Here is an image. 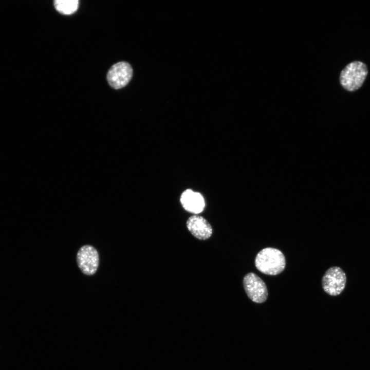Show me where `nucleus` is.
<instances>
[{
  "label": "nucleus",
  "mask_w": 370,
  "mask_h": 370,
  "mask_svg": "<svg viewBox=\"0 0 370 370\" xmlns=\"http://www.w3.org/2000/svg\"><path fill=\"white\" fill-rule=\"evenodd\" d=\"M186 225L188 230L197 239L205 240L212 235L213 230L211 225L201 216L192 215L188 219Z\"/></svg>",
  "instance_id": "nucleus-8"
},
{
  "label": "nucleus",
  "mask_w": 370,
  "mask_h": 370,
  "mask_svg": "<svg viewBox=\"0 0 370 370\" xmlns=\"http://www.w3.org/2000/svg\"><path fill=\"white\" fill-rule=\"evenodd\" d=\"M132 76L131 65L126 62H119L109 68L107 73V80L112 87L118 89L125 86Z\"/></svg>",
  "instance_id": "nucleus-5"
},
{
  "label": "nucleus",
  "mask_w": 370,
  "mask_h": 370,
  "mask_svg": "<svg viewBox=\"0 0 370 370\" xmlns=\"http://www.w3.org/2000/svg\"><path fill=\"white\" fill-rule=\"evenodd\" d=\"M366 65L361 61H353L342 70L340 82L342 87L352 91L359 89L363 84L367 75Z\"/></svg>",
  "instance_id": "nucleus-2"
},
{
  "label": "nucleus",
  "mask_w": 370,
  "mask_h": 370,
  "mask_svg": "<svg viewBox=\"0 0 370 370\" xmlns=\"http://www.w3.org/2000/svg\"><path fill=\"white\" fill-rule=\"evenodd\" d=\"M180 201L185 210L195 215L202 212L205 208L202 195L191 189H187L181 193Z\"/></svg>",
  "instance_id": "nucleus-7"
},
{
  "label": "nucleus",
  "mask_w": 370,
  "mask_h": 370,
  "mask_svg": "<svg viewBox=\"0 0 370 370\" xmlns=\"http://www.w3.org/2000/svg\"><path fill=\"white\" fill-rule=\"evenodd\" d=\"M346 276L339 267L328 268L322 279V286L324 291L331 296L340 295L345 289Z\"/></svg>",
  "instance_id": "nucleus-3"
},
{
  "label": "nucleus",
  "mask_w": 370,
  "mask_h": 370,
  "mask_svg": "<svg viewBox=\"0 0 370 370\" xmlns=\"http://www.w3.org/2000/svg\"><path fill=\"white\" fill-rule=\"evenodd\" d=\"M255 266L261 272L269 275H276L285 269L286 260L279 249L267 247L261 250L255 258Z\"/></svg>",
  "instance_id": "nucleus-1"
},
{
  "label": "nucleus",
  "mask_w": 370,
  "mask_h": 370,
  "mask_svg": "<svg viewBox=\"0 0 370 370\" xmlns=\"http://www.w3.org/2000/svg\"><path fill=\"white\" fill-rule=\"evenodd\" d=\"M77 262L81 271L85 274H95L99 266V254L97 250L90 245H84L79 250Z\"/></svg>",
  "instance_id": "nucleus-6"
},
{
  "label": "nucleus",
  "mask_w": 370,
  "mask_h": 370,
  "mask_svg": "<svg viewBox=\"0 0 370 370\" xmlns=\"http://www.w3.org/2000/svg\"><path fill=\"white\" fill-rule=\"evenodd\" d=\"M243 286L248 298L253 302L262 303L268 298V289L265 282L253 272L246 274L243 279Z\"/></svg>",
  "instance_id": "nucleus-4"
},
{
  "label": "nucleus",
  "mask_w": 370,
  "mask_h": 370,
  "mask_svg": "<svg viewBox=\"0 0 370 370\" xmlns=\"http://www.w3.org/2000/svg\"><path fill=\"white\" fill-rule=\"evenodd\" d=\"M54 6L56 10L63 14L69 15L75 13L79 7L78 0H55Z\"/></svg>",
  "instance_id": "nucleus-9"
}]
</instances>
